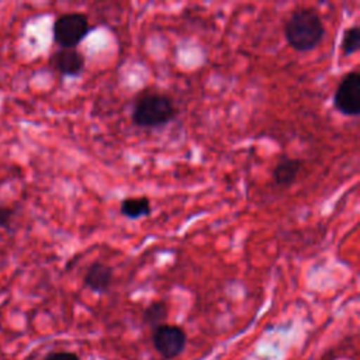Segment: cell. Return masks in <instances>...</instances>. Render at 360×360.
Returning a JSON list of instances; mask_svg holds the SVG:
<instances>
[{"label":"cell","mask_w":360,"mask_h":360,"mask_svg":"<svg viewBox=\"0 0 360 360\" xmlns=\"http://www.w3.org/2000/svg\"><path fill=\"white\" fill-rule=\"evenodd\" d=\"M89 17L83 13H65L59 15L52 27L53 41L60 48H76L90 32Z\"/></svg>","instance_id":"3957f363"},{"label":"cell","mask_w":360,"mask_h":360,"mask_svg":"<svg viewBox=\"0 0 360 360\" xmlns=\"http://www.w3.org/2000/svg\"><path fill=\"white\" fill-rule=\"evenodd\" d=\"M287 44L297 52H309L315 49L325 37V25L312 7L297 8L291 13L284 25Z\"/></svg>","instance_id":"6da1fadb"},{"label":"cell","mask_w":360,"mask_h":360,"mask_svg":"<svg viewBox=\"0 0 360 360\" xmlns=\"http://www.w3.org/2000/svg\"><path fill=\"white\" fill-rule=\"evenodd\" d=\"M333 107L346 117L360 114V75L357 70H352L340 79L333 93Z\"/></svg>","instance_id":"277c9868"},{"label":"cell","mask_w":360,"mask_h":360,"mask_svg":"<svg viewBox=\"0 0 360 360\" xmlns=\"http://www.w3.org/2000/svg\"><path fill=\"white\" fill-rule=\"evenodd\" d=\"M152 212L150 200L146 195L127 197L120 204V214L128 219H139L149 217Z\"/></svg>","instance_id":"9c48e42d"},{"label":"cell","mask_w":360,"mask_h":360,"mask_svg":"<svg viewBox=\"0 0 360 360\" xmlns=\"http://www.w3.org/2000/svg\"><path fill=\"white\" fill-rule=\"evenodd\" d=\"M152 342L156 352L162 357L174 359L183 353L187 342V335L184 329L177 325L163 323L153 329Z\"/></svg>","instance_id":"5b68a950"},{"label":"cell","mask_w":360,"mask_h":360,"mask_svg":"<svg viewBox=\"0 0 360 360\" xmlns=\"http://www.w3.org/2000/svg\"><path fill=\"white\" fill-rule=\"evenodd\" d=\"M177 117V107L173 98L160 91L142 93L132 108V124L143 129H156L167 125Z\"/></svg>","instance_id":"7a4b0ae2"},{"label":"cell","mask_w":360,"mask_h":360,"mask_svg":"<svg viewBox=\"0 0 360 360\" xmlns=\"http://www.w3.org/2000/svg\"><path fill=\"white\" fill-rule=\"evenodd\" d=\"M167 315H169L167 304L165 301H153L145 308L142 314V321L145 325L152 326L155 329L165 323V321L167 319Z\"/></svg>","instance_id":"30bf717a"},{"label":"cell","mask_w":360,"mask_h":360,"mask_svg":"<svg viewBox=\"0 0 360 360\" xmlns=\"http://www.w3.org/2000/svg\"><path fill=\"white\" fill-rule=\"evenodd\" d=\"M302 162L295 158L283 156L273 169V180L276 186L287 188L295 183L301 172Z\"/></svg>","instance_id":"ba28073f"},{"label":"cell","mask_w":360,"mask_h":360,"mask_svg":"<svg viewBox=\"0 0 360 360\" xmlns=\"http://www.w3.org/2000/svg\"><path fill=\"white\" fill-rule=\"evenodd\" d=\"M44 360H80L73 352H53L49 353Z\"/></svg>","instance_id":"4fadbf2b"},{"label":"cell","mask_w":360,"mask_h":360,"mask_svg":"<svg viewBox=\"0 0 360 360\" xmlns=\"http://www.w3.org/2000/svg\"><path fill=\"white\" fill-rule=\"evenodd\" d=\"M340 48H342L343 55H346V56H350L359 51V48H360L359 25H352L343 31Z\"/></svg>","instance_id":"8fae6325"},{"label":"cell","mask_w":360,"mask_h":360,"mask_svg":"<svg viewBox=\"0 0 360 360\" xmlns=\"http://www.w3.org/2000/svg\"><path fill=\"white\" fill-rule=\"evenodd\" d=\"M14 211L10 207L0 205V228H8L13 219Z\"/></svg>","instance_id":"7c38bea8"},{"label":"cell","mask_w":360,"mask_h":360,"mask_svg":"<svg viewBox=\"0 0 360 360\" xmlns=\"http://www.w3.org/2000/svg\"><path fill=\"white\" fill-rule=\"evenodd\" d=\"M112 267L103 262H93L83 277V283L94 292H105L112 283Z\"/></svg>","instance_id":"52a82bcc"},{"label":"cell","mask_w":360,"mask_h":360,"mask_svg":"<svg viewBox=\"0 0 360 360\" xmlns=\"http://www.w3.org/2000/svg\"><path fill=\"white\" fill-rule=\"evenodd\" d=\"M52 68L63 76H79L86 65V58L77 48H60L51 58Z\"/></svg>","instance_id":"8992f818"}]
</instances>
